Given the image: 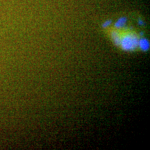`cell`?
Instances as JSON below:
<instances>
[{
	"label": "cell",
	"mask_w": 150,
	"mask_h": 150,
	"mask_svg": "<svg viewBox=\"0 0 150 150\" xmlns=\"http://www.w3.org/2000/svg\"><path fill=\"white\" fill-rule=\"evenodd\" d=\"M111 36L112 38V40H113L114 43H115L117 46H119L120 45L121 38L120 37V35L117 31H112L111 33Z\"/></svg>",
	"instance_id": "3957f363"
},
{
	"label": "cell",
	"mask_w": 150,
	"mask_h": 150,
	"mask_svg": "<svg viewBox=\"0 0 150 150\" xmlns=\"http://www.w3.org/2000/svg\"><path fill=\"white\" fill-rule=\"evenodd\" d=\"M138 42L139 39L136 35H127L121 38L120 45L125 51H133L138 47Z\"/></svg>",
	"instance_id": "6da1fadb"
},
{
	"label": "cell",
	"mask_w": 150,
	"mask_h": 150,
	"mask_svg": "<svg viewBox=\"0 0 150 150\" xmlns=\"http://www.w3.org/2000/svg\"><path fill=\"white\" fill-rule=\"evenodd\" d=\"M138 47L141 49L142 51H147L149 49V42L145 38L140 39V40H139V42H138Z\"/></svg>",
	"instance_id": "7a4b0ae2"
},
{
	"label": "cell",
	"mask_w": 150,
	"mask_h": 150,
	"mask_svg": "<svg viewBox=\"0 0 150 150\" xmlns=\"http://www.w3.org/2000/svg\"><path fill=\"white\" fill-rule=\"evenodd\" d=\"M110 24H111V21H107V22H106L104 24H103V27H104V28L108 27V26L110 25Z\"/></svg>",
	"instance_id": "5b68a950"
},
{
	"label": "cell",
	"mask_w": 150,
	"mask_h": 150,
	"mask_svg": "<svg viewBox=\"0 0 150 150\" xmlns=\"http://www.w3.org/2000/svg\"><path fill=\"white\" fill-rule=\"evenodd\" d=\"M126 18H121L115 24V27L116 29H120V28L123 27L126 24Z\"/></svg>",
	"instance_id": "277c9868"
}]
</instances>
